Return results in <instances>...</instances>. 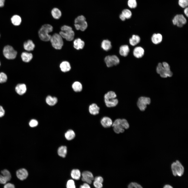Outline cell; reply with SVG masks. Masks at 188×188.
<instances>
[{
    "instance_id": "obj_9",
    "label": "cell",
    "mask_w": 188,
    "mask_h": 188,
    "mask_svg": "<svg viewBox=\"0 0 188 188\" xmlns=\"http://www.w3.org/2000/svg\"><path fill=\"white\" fill-rule=\"evenodd\" d=\"M104 61L107 67H110L119 64L120 60L116 55H108L105 57Z\"/></svg>"
},
{
    "instance_id": "obj_44",
    "label": "cell",
    "mask_w": 188,
    "mask_h": 188,
    "mask_svg": "<svg viewBox=\"0 0 188 188\" xmlns=\"http://www.w3.org/2000/svg\"><path fill=\"white\" fill-rule=\"evenodd\" d=\"M7 182L4 177L2 174H0V184L4 185Z\"/></svg>"
},
{
    "instance_id": "obj_13",
    "label": "cell",
    "mask_w": 188,
    "mask_h": 188,
    "mask_svg": "<svg viewBox=\"0 0 188 188\" xmlns=\"http://www.w3.org/2000/svg\"><path fill=\"white\" fill-rule=\"evenodd\" d=\"M121 119L115 120L113 122L112 126L114 132L117 134L122 133L124 132L125 130L120 124Z\"/></svg>"
},
{
    "instance_id": "obj_16",
    "label": "cell",
    "mask_w": 188,
    "mask_h": 188,
    "mask_svg": "<svg viewBox=\"0 0 188 188\" xmlns=\"http://www.w3.org/2000/svg\"><path fill=\"white\" fill-rule=\"evenodd\" d=\"M162 40V36L159 33L153 34L151 37V42L153 44L155 45H157L161 43Z\"/></svg>"
},
{
    "instance_id": "obj_38",
    "label": "cell",
    "mask_w": 188,
    "mask_h": 188,
    "mask_svg": "<svg viewBox=\"0 0 188 188\" xmlns=\"http://www.w3.org/2000/svg\"><path fill=\"white\" fill-rule=\"evenodd\" d=\"M120 124L124 129H128L129 127L128 123L126 119H121Z\"/></svg>"
},
{
    "instance_id": "obj_26",
    "label": "cell",
    "mask_w": 188,
    "mask_h": 188,
    "mask_svg": "<svg viewBox=\"0 0 188 188\" xmlns=\"http://www.w3.org/2000/svg\"><path fill=\"white\" fill-rule=\"evenodd\" d=\"M51 13L52 17L55 19H59L62 15L61 11L57 8H54L51 10Z\"/></svg>"
},
{
    "instance_id": "obj_5",
    "label": "cell",
    "mask_w": 188,
    "mask_h": 188,
    "mask_svg": "<svg viewBox=\"0 0 188 188\" xmlns=\"http://www.w3.org/2000/svg\"><path fill=\"white\" fill-rule=\"evenodd\" d=\"M74 25L77 30L83 31H85L88 26L87 22L85 17L81 15L78 16L75 19Z\"/></svg>"
},
{
    "instance_id": "obj_15",
    "label": "cell",
    "mask_w": 188,
    "mask_h": 188,
    "mask_svg": "<svg viewBox=\"0 0 188 188\" xmlns=\"http://www.w3.org/2000/svg\"><path fill=\"white\" fill-rule=\"evenodd\" d=\"M133 54L135 57L137 58H140L144 56L145 50L142 47L137 46L134 49Z\"/></svg>"
},
{
    "instance_id": "obj_10",
    "label": "cell",
    "mask_w": 188,
    "mask_h": 188,
    "mask_svg": "<svg viewBox=\"0 0 188 188\" xmlns=\"http://www.w3.org/2000/svg\"><path fill=\"white\" fill-rule=\"evenodd\" d=\"M173 24L179 27H181L187 22V20L182 14H177L172 20Z\"/></svg>"
},
{
    "instance_id": "obj_23",
    "label": "cell",
    "mask_w": 188,
    "mask_h": 188,
    "mask_svg": "<svg viewBox=\"0 0 188 188\" xmlns=\"http://www.w3.org/2000/svg\"><path fill=\"white\" fill-rule=\"evenodd\" d=\"M35 45L33 41L30 40H28L25 42L24 44V48L26 50L30 51L33 50Z\"/></svg>"
},
{
    "instance_id": "obj_22",
    "label": "cell",
    "mask_w": 188,
    "mask_h": 188,
    "mask_svg": "<svg viewBox=\"0 0 188 188\" xmlns=\"http://www.w3.org/2000/svg\"><path fill=\"white\" fill-rule=\"evenodd\" d=\"M141 38L140 37L137 35H133L129 39L130 44L132 46H134L140 42Z\"/></svg>"
},
{
    "instance_id": "obj_35",
    "label": "cell",
    "mask_w": 188,
    "mask_h": 188,
    "mask_svg": "<svg viewBox=\"0 0 188 188\" xmlns=\"http://www.w3.org/2000/svg\"><path fill=\"white\" fill-rule=\"evenodd\" d=\"M121 13L124 16L126 19H130L132 15L131 11L127 9H123Z\"/></svg>"
},
{
    "instance_id": "obj_40",
    "label": "cell",
    "mask_w": 188,
    "mask_h": 188,
    "mask_svg": "<svg viewBox=\"0 0 188 188\" xmlns=\"http://www.w3.org/2000/svg\"><path fill=\"white\" fill-rule=\"evenodd\" d=\"M67 188H76L74 181L72 179L69 180L66 184Z\"/></svg>"
},
{
    "instance_id": "obj_20",
    "label": "cell",
    "mask_w": 188,
    "mask_h": 188,
    "mask_svg": "<svg viewBox=\"0 0 188 188\" xmlns=\"http://www.w3.org/2000/svg\"><path fill=\"white\" fill-rule=\"evenodd\" d=\"M100 108L97 104L93 103L90 105L89 107V110L91 115H96L99 113Z\"/></svg>"
},
{
    "instance_id": "obj_21",
    "label": "cell",
    "mask_w": 188,
    "mask_h": 188,
    "mask_svg": "<svg viewBox=\"0 0 188 188\" xmlns=\"http://www.w3.org/2000/svg\"><path fill=\"white\" fill-rule=\"evenodd\" d=\"M130 51V49L128 45H121L120 47L119 53L121 56L124 57L127 56Z\"/></svg>"
},
{
    "instance_id": "obj_47",
    "label": "cell",
    "mask_w": 188,
    "mask_h": 188,
    "mask_svg": "<svg viewBox=\"0 0 188 188\" xmlns=\"http://www.w3.org/2000/svg\"><path fill=\"white\" fill-rule=\"evenodd\" d=\"M79 188H91L90 184L84 183L80 185Z\"/></svg>"
},
{
    "instance_id": "obj_14",
    "label": "cell",
    "mask_w": 188,
    "mask_h": 188,
    "mask_svg": "<svg viewBox=\"0 0 188 188\" xmlns=\"http://www.w3.org/2000/svg\"><path fill=\"white\" fill-rule=\"evenodd\" d=\"M16 174L17 177L19 180L23 181L27 178L28 176V173L26 169L22 168L16 171Z\"/></svg>"
},
{
    "instance_id": "obj_4",
    "label": "cell",
    "mask_w": 188,
    "mask_h": 188,
    "mask_svg": "<svg viewBox=\"0 0 188 188\" xmlns=\"http://www.w3.org/2000/svg\"><path fill=\"white\" fill-rule=\"evenodd\" d=\"M61 30L59 34L62 38L68 41H71L73 39L74 32L71 27L64 25L61 27Z\"/></svg>"
},
{
    "instance_id": "obj_8",
    "label": "cell",
    "mask_w": 188,
    "mask_h": 188,
    "mask_svg": "<svg viewBox=\"0 0 188 188\" xmlns=\"http://www.w3.org/2000/svg\"><path fill=\"white\" fill-rule=\"evenodd\" d=\"M3 54L5 57L8 59H13L16 57L17 52L11 46L7 45L3 49Z\"/></svg>"
},
{
    "instance_id": "obj_41",
    "label": "cell",
    "mask_w": 188,
    "mask_h": 188,
    "mask_svg": "<svg viewBox=\"0 0 188 188\" xmlns=\"http://www.w3.org/2000/svg\"><path fill=\"white\" fill-rule=\"evenodd\" d=\"M92 183L95 188H102L103 187V183L99 181L93 180Z\"/></svg>"
},
{
    "instance_id": "obj_25",
    "label": "cell",
    "mask_w": 188,
    "mask_h": 188,
    "mask_svg": "<svg viewBox=\"0 0 188 188\" xmlns=\"http://www.w3.org/2000/svg\"><path fill=\"white\" fill-rule=\"evenodd\" d=\"M101 47L105 51H109L112 47L111 42L108 40H104L101 43Z\"/></svg>"
},
{
    "instance_id": "obj_7",
    "label": "cell",
    "mask_w": 188,
    "mask_h": 188,
    "mask_svg": "<svg viewBox=\"0 0 188 188\" xmlns=\"http://www.w3.org/2000/svg\"><path fill=\"white\" fill-rule=\"evenodd\" d=\"M171 168L173 174L175 176L181 177L184 174V167L178 160H177L172 163Z\"/></svg>"
},
{
    "instance_id": "obj_43",
    "label": "cell",
    "mask_w": 188,
    "mask_h": 188,
    "mask_svg": "<svg viewBox=\"0 0 188 188\" xmlns=\"http://www.w3.org/2000/svg\"><path fill=\"white\" fill-rule=\"evenodd\" d=\"M38 124V121L36 120L33 119L31 120L29 123L30 126L32 127L36 126Z\"/></svg>"
},
{
    "instance_id": "obj_11",
    "label": "cell",
    "mask_w": 188,
    "mask_h": 188,
    "mask_svg": "<svg viewBox=\"0 0 188 188\" xmlns=\"http://www.w3.org/2000/svg\"><path fill=\"white\" fill-rule=\"evenodd\" d=\"M151 102L150 98L148 97H141L138 99L137 105L138 108L141 111H144L146 108L147 105Z\"/></svg>"
},
{
    "instance_id": "obj_31",
    "label": "cell",
    "mask_w": 188,
    "mask_h": 188,
    "mask_svg": "<svg viewBox=\"0 0 188 188\" xmlns=\"http://www.w3.org/2000/svg\"><path fill=\"white\" fill-rule=\"evenodd\" d=\"M72 88L73 90L76 92L81 91L83 89L81 84L79 81H75L72 85Z\"/></svg>"
},
{
    "instance_id": "obj_46",
    "label": "cell",
    "mask_w": 188,
    "mask_h": 188,
    "mask_svg": "<svg viewBox=\"0 0 188 188\" xmlns=\"http://www.w3.org/2000/svg\"><path fill=\"white\" fill-rule=\"evenodd\" d=\"M3 188H15L14 184L10 183H7L4 184Z\"/></svg>"
},
{
    "instance_id": "obj_49",
    "label": "cell",
    "mask_w": 188,
    "mask_h": 188,
    "mask_svg": "<svg viewBox=\"0 0 188 188\" xmlns=\"http://www.w3.org/2000/svg\"><path fill=\"white\" fill-rule=\"evenodd\" d=\"M119 17L120 19L122 21H125L126 19L122 13H121L119 16Z\"/></svg>"
},
{
    "instance_id": "obj_2",
    "label": "cell",
    "mask_w": 188,
    "mask_h": 188,
    "mask_svg": "<svg viewBox=\"0 0 188 188\" xmlns=\"http://www.w3.org/2000/svg\"><path fill=\"white\" fill-rule=\"evenodd\" d=\"M53 30L52 26L49 24H45L42 26L38 32L39 37L41 40L47 42L50 40L51 36L49 33Z\"/></svg>"
},
{
    "instance_id": "obj_29",
    "label": "cell",
    "mask_w": 188,
    "mask_h": 188,
    "mask_svg": "<svg viewBox=\"0 0 188 188\" xmlns=\"http://www.w3.org/2000/svg\"><path fill=\"white\" fill-rule=\"evenodd\" d=\"M46 101L48 105L50 106H53L57 103V99L56 97H52L50 96H49L46 97Z\"/></svg>"
},
{
    "instance_id": "obj_36",
    "label": "cell",
    "mask_w": 188,
    "mask_h": 188,
    "mask_svg": "<svg viewBox=\"0 0 188 188\" xmlns=\"http://www.w3.org/2000/svg\"><path fill=\"white\" fill-rule=\"evenodd\" d=\"M127 5L128 7L131 9L135 8L137 5L136 0H128L127 1Z\"/></svg>"
},
{
    "instance_id": "obj_33",
    "label": "cell",
    "mask_w": 188,
    "mask_h": 188,
    "mask_svg": "<svg viewBox=\"0 0 188 188\" xmlns=\"http://www.w3.org/2000/svg\"><path fill=\"white\" fill-rule=\"evenodd\" d=\"M75 136L74 132L72 130H70L67 131L65 134V137L67 139L70 140L73 139Z\"/></svg>"
},
{
    "instance_id": "obj_18",
    "label": "cell",
    "mask_w": 188,
    "mask_h": 188,
    "mask_svg": "<svg viewBox=\"0 0 188 188\" xmlns=\"http://www.w3.org/2000/svg\"><path fill=\"white\" fill-rule=\"evenodd\" d=\"M85 44L84 42L80 38L75 39L73 42V47L77 50L82 49Z\"/></svg>"
},
{
    "instance_id": "obj_34",
    "label": "cell",
    "mask_w": 188,
    "mask_h": 188,
    "mask_svg": "<svg viewBox=\"0 0 188 188\" xmlns=\"http://www.w3.org/2000/svg\"><path fill=\"white\" fill-rule=\"evenodd\" d=\"M2 174L6 179L7 181L10 180L11 178L10 172L7 169H4L1 171Z\"/></svg>"
},
{
    "instance_id": "obj_42",
    "label": "cell",
    "mask_w": 188,
    "mask_h": 188,
    "mask_svg": "<svg viewBox=\"0 0 188 188\" xmlns=\"http://www.w3.org/2000/svg\"><path fill=\"white\" fill-rule=\"evenodd\" d=\"M7 79V75L4 73H0V83H3L5 82Z\"/></svg>"
},
{
    "instance_id": "obj_45",
    "label": "cell",
    "mask_w": 188,
    "mask_h": 188,
    "mask_svg": "<svg viewBox=\"0 0 188 188\" xmlns=\"http://www.w3.org/2000/svg\"><path fill=\"white\" fill-rule=\"evenodd\" d=\"M98 181L103 183L104 179L101 176H97L94 177V180Z\"/></svg>"
},
{
    "instance_id": "obj_6",
    "label": "cell",
    "mask_w": 188,
    "mask_h": 188,
    "mask_svg": "<svg viewBox=\"0 0 188 188\" xmlns=\"http://www.w3.org/2000/svg\"><path fill=\"white\" fill-rule=\"evenodd\" d=\"M53 47L56 49H61L63 45L62 38L57 33H55L51 36L50 40Z\"/></svg>"
},
{
    "instance_id": "obj_30",
    "label": "cell",
    "mask_w": 188,
    "mask_h": 188,
    "mask_svg": "<svg viewBox=\"0 0 188 188\" xmlns=\"http://www.w3.org/2000/svg\"><path fill=\"white\" fill-rule=\"evenodd\" d=\"M67 152V148L65 146H61L60 147L58 150V154L60 156L65 157Z\"/></svg>"
},
{
    "instance_id": "obj_1",
    "label": "cell",
    "mask_w": 188,
    "mask_h": 188,
    "mask_svg": "<svg viewBox=\"0 0 188 188\" xmlns=\"http://www.w3.org/2000/svg\"><path fill=\"white\" fill-rule=\"evenodd\" d=\"M156 71L160 77L163 78L171 77L173 74L169 64L166 62L159 63L157 66Z\"/></svg>"
},
{
    "instance_id": "obj_53",
    "label": "cell",
    "mask_w": 188,
    "mask_h": 188,
    "mask_svg": "<svg viewBox=\"0 0 188 188\" xmlns=\"http://www.w3.org/2000/svg\"></svg>"
},
{
    "instance_id": "obj_27",
    "label": "cell",
    "mask_w": 188,
    "mask_h": 188,
    "mask_svg": "<svg viewBox=\"0 0 188 188\" xmlns=\"http://www.w3.org/2000/svg\"><path fill=\"white\" fill-rule=\"evenodd\" d=\"M22 60L24 62H30L33 58V55L31 53L23 52L21 54Z\"/></svg>"
},
{
    "instance_id": "obj_51",
    "label": "cell",
    "mask_w": 188,
    "mask_h": 188,
    "mask_svg": "<svg viewBox=\"0 0 188 188\" xmlns=\"http://www.w3.org/2000/svg\"><path fill=\"white\" fill-rule=\"evenodd\" d=\"M5 0H0V7H3L4 5Z\"/></svg>"
},
{
    "instance_id": "obj_17",
    "label": "cell",
    "mask_w": 188,
    "mask_h": 188,
    "mask_svg": "<svg viewBox=\"0 0 188 188\" xmlns=\"http://www.w3.org/2000/svg\"><path fill=\"white\" fill-rule=\"evenodd\" d=\"M101 123L104 128H108L112 126L113 122L111 119L107 116L103 117L101 120Z\"/></svg>"
},
{
    "instance_id": "obj_37",
    "label": "cell",
    "mask_w": 188,
    "mask_h": 188,
    "mask_svg": "<svg viewBox=\"0 0 188 188\" xmlns=\"http://www.w3.org/2000/svg\"><path fill=\"white\" fill-rule=\"evenodd\" d=\"M127 188H143L140 184L135 182H131L128 185Z\"/></svg>"
},
{
    "instance_id": "obj_39",
    "label": "cell",
    "mask_w": 188,
    "mask_h": 188,
    "mask_svg": "<svg viewBox=\"0 0 188 188\" xmlns=\"http://www.w3.org/2000/svg\"><path fill=\"white\" fill-rule=\"evenodd\" d=\"M178 4L182 8H186L188 5V0H179Z\"/></svg>"
},
{
    "instance_id": "obj_24",
    "label": "cell",
    "mask_w": 188,
    "mask_h": 188,
    "mask_svg": "<svg viewBox=\"0 0 188 188\" xmlns=\"http://www.w3.org/2000/svg\"><path fill=\"white\" fill-rule=\"evenodd\" d=\"M60 67L61 71L63 72L69 71L71 68L69 63L66 61L62 62L60 64Z\"/></svg>"
},
{
    "instance_id": "obj_12",
    "label": "cell",
    "mask_w": 188,
    "mask_h": 188,
    "mask_svg": "<svg viewBox=\"0 0 188 188\" xmlns=\"http://www.w3.org/2000/svg\"><path fill=\"white\" fill-rule=\"evenodd\" d=\"M81 176L82 181L89 184L92 183L94 177L91 172L88 171H84L81 173Z\"/></svg>"
},
{
    "instance_id": "obj_48",
    "label": "cell",
    "mask_w": 188,
    "mask_h": 188,
    "mask_svg": "<svg viewBox=\"0 0 188 188\" xmlns=\"http://www.w3.org/2000/svg\"><path fill=\"white\" fill-rule=\"evenodd\" d=\"M5 114V111L3 107L0 105V117L4 116Z\"/></svg>"
},
{
    "instance_id": "obj_28",
    "label": "cell",
    "mask_w": 188,
    "mask_h": 188,
    "mask_svg": "<svg viewBox=\"0 0 188 188\" xmlns=\"http://www.w3.org/2000/svg\"><path fill=\"white\" fill-rule=\"evenodd\" d=\"M72 177L73 179L78 180L80 179L81 176V174L80 170L78 169H74L72 170L71 173Z\"/></svg>"
},
{
    "instance_id": "obj_52",
    "label": "cell",
    "mask_w": 188,
    "mask_h": 188,
    "mask_svg": "<svg viewBox=\"0 0 188 188\" xmlns=\"http://www.w3.org/2000/svg\"><path fill=\"white\" fill-rule=\"evenodd\" d=\"M163 188H173L171 186L169 185L166 184L163 187Z\"/></svg>"
},
{
    "instance_id": "obj_19",
    "label": "cell",
    "mask_w": 188,
    "mask_h": 188,
    "mask_svg": "<svg viewBox=\"0 0 188 188\" xmlns=\"http://www.w3.org/2000/svg\"><path fill=\"white\" fill-rule=\"evenodd\" d=\"M26 86L24 84H18L15 88L16 92L20 95H22L24 94L26 92Z\"/></svg>"
},
{
    "instance_id": "obj_32",
    "label": "cell",
    "mask_w": 188,
    "mask_h": 188,
    "mask_svg": "<svg viewBox=\"0 0 188 188\" xmlns=\"http://www.w3.org/2000/svg\"><path fill=\"white\" fill-rule=\"evenodd\" d=\"M12 23L14 25H19L21 22V17L19 15H15L13 16L11 18Z\"/></svg>"
},
{
    "instance_id": "obj_3",
    "label": "cell",
    "mask_w": 188,
    "mask_h": 188,
    "mask_svg": "<svg viewBox=\"0 0 188 188\" xmlns=\"http://www.w3.org/2000/svg\"><path fill=\"white\" fill-rule=\"evenodd\" d=\"M117 95L115 92L110 91L105 93L104 96L106 105L108 107H113L116 106L118 101L116 98Z\"/></svg>"
},
{
    "instance_id": "obj_50",
    "label": "cell",
    "mask_w": 188,
    "mask_h": 188,
    "mask_svg": "<svg viewBox=\"0 0 188 188\" xmlns=\"http://www.w3.org/2000/svg\"><path fill=\"white\" fill-rule=\"evenodd\" d=\"M188 8L187 7L185 8L184 10V12L185 15L187 17L188 16Z\"/></svg>"
}]
</instances>
